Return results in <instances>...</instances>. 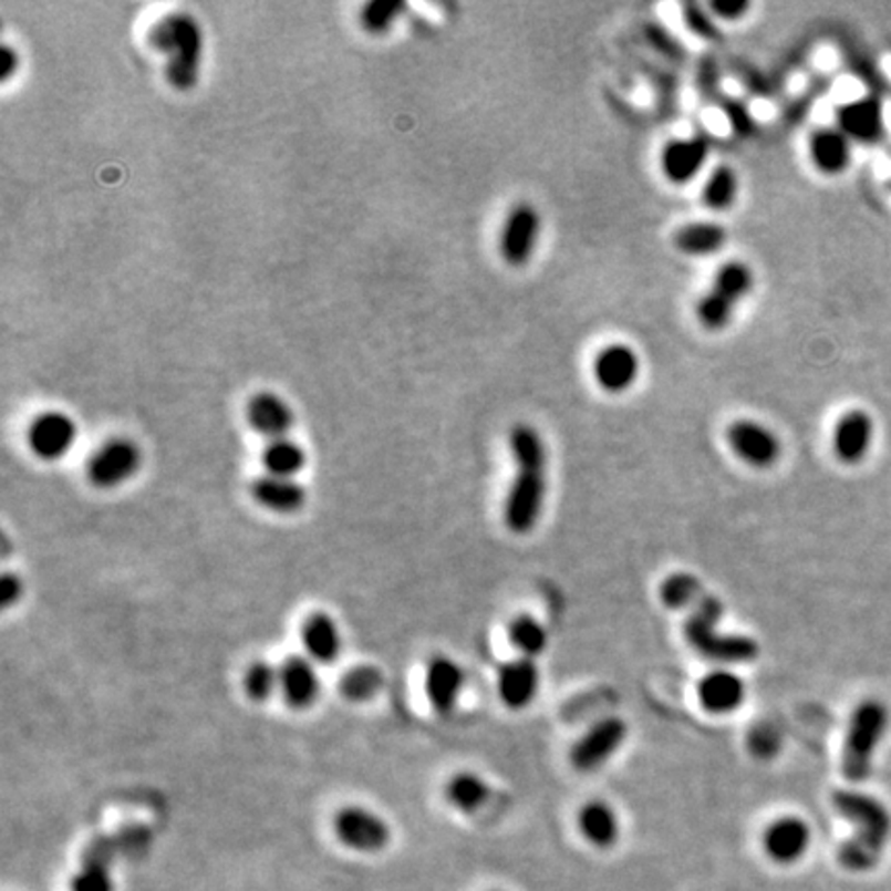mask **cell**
Wrapping results in <instances>:
<instances>
[{"label": "cell", "mask_w": 891, "mask_h": 891, "mask_svg": "<svg viewBox=\"0 0 891 891\" xmlns=\"http://www.w3.org/2000/svg\"><path fill=\"white\" fill-rule=\"evenodd\" d=\"M510 453L516 473L504 504V520L516 535H527L543 512L549 456L541 434L529 424L510 429Z\"/></svg>", "instance_id": "1"}, {"label": "cell", "mask_w": 891, "mask_h": 891, "mask_svg": "<svg viewBox=\"0 0 891 891\" xmlns=\"http://www.w3.org/2000/svg\"><path fill=\"white\" fill-rule=\"evenodd\" d=\"M833 807L840 816L854 823V836L838 852L840 864L848 871H869L876 867L890 838L891 817L888 809L873 797L850 790L836 792Z\"/></svg>", "instance_id": "2"}, {"label": "cell", "mask_w": 891, "mask_h": 891, "mask_svg": "<svg viewBox=\"0 0 891 891\" xmlns=\"http://www.w3.org/2000/svg\"><path fill=\"white\" fill-rule=\"evenodd\" d=\"M149 44L166 59V76L174 90L190 91L197 85L203 64V31L195 17L184 11L162 17L149 31Z\"/></svg>", "instance_id": "3"}, {"label": "cell", "mask_w": 891, "mask_h": 891, "mask_svg": "<svg viewBox=\"0 0 891 891\" xmlns=\"http://www.w3.org/2000/svg\"><path fill=\"white\" fill-rule=\"evenodd\" d=\"M723 615L725 604L704 590L702 597L690 607V618L685 621V638L690 646L704 659L723 665H743L756 661L759 654L756 640L747 635L721 634L716 630Z\"/></svg>", "instance_id": "4"}, {"label": "cell", "mask_w": 891, "mask_h": 891, "mask_svg": "<svg viewBox=\"0 0 891 891\" xmlns=\"http://www.w3.org/2000/svg\"><path fill=\"white\" fill-rule=\"evenodd\" d=\"M890 725V712L879 700H864L850 718L842 752V771L850 783H862L871 774L873 756Z\"/></svg>", "instance_id": "5"}, {"label": "cell", "mask_w": 891, "mask_h": 891, "mask_svg": "<svg viewBox=\"0 0 891 891\" xmlns=\"http://www.w3.org/2000/svg\"><path fill=\"white\" fill-rule=\"evenodd\" d=\"M754 283L756 277L747 262L728 260L716 271L711 288L697 302L695 317L700 324L712 333L723 331L733 320L737 305L752 293Z\"/></svg>", "instance_id": "6"}, {"label": "cell", "mask_w": 891, "mask_h": 891, "mask_svg": "<svg viewBox=\"0 0 891 891\" xmlns=\"http://www.w3.org/2000/svg\"><path fill=\"white\" fill-rule=\"evenodd\" d=\"M143 465V453L133 439L110 438L87 463V479L97 489H114L131 481Z\"/></svg>", "instance_id": "7"}, {"label": "cell", "mask_w": 891, "mask_h": 891, "mask_svg": "<svg viewBox=\"0 0 891 891\" xmlns=\"http://www.w3.org/2000/svg\"><path fill=\"white\" fill-rule=\"evenodd\" d=\"M541 238V213L530 203H516L499 234V255L508 267H527Z\"/></svg>", "instance_id": "8"}, {"label": "cell", "mask_w": 891, "mask_h": 891, "mask_svg": "<svg viewBox=\"0 0 891 891\" xmlns=\"http://www.w3.org/2000/svg\"><path fill=\"white\" fill-rule=\"evenodd\" d=\"M726 442L745 465L770 468L783 454V442L768 425L756 419H737L726 427Z\"/></svg>", "instance_id": "9"}, {"label": "cell", "mask_w": 891, "mask_h": 891, "mask_svg": "<svg viewBox=\"0 0 891 891\" xmlns=\"http://www.w3.org/2000/svg\"><path fill=\"white\" fill-rule=\"evenodd\" d=\"M334 831L343 847L374 854L391 842V828L382 817L363 807H345L334 817Z\"/></svg>", "instance_id": "10"}, {"label": "cell", "mask_w": 891, "mask_h": 891, "mask_svg": "<svg viewBox=\"0 0 891 891\" xmlns=\"http://www.w3.org/2000/svg\"><path fill=\"white\" fill-rule=\"evenodd\" d=\"M625 737H628V725L621 718L618 716L603 718L597 725L590 726L589 731L576 740L570 752V762L576 770H597L618 754Z\"/></svg>", "instance_id": "11"}, {"label": "cell", "mask_w": 891, "mask_h": 891, "mask_svg": "<svg viewBox=\"0 0 891 891\" xmlns=\"http://www.w3.org/2000/svg\"><path fill=\"white\" fill-rule=\"evenodd\" d=\"M836 126L859 145H877L883 141L888 124L885 110L876 95H862L836 110Z\"/></svg>", "instance_id": "12"}, {"label": "cell", "mask_w": 891, "mask_h": 891, "mask_svg": "<svg viewBox=\"0 0 891 891\" xmlns=\"http://www.w3.org/2000/svg\"><path fill=\"white\" fill-rule=\"evenodd\" d=\"M76 439V425L69 415L59 411H48L38 415L28 429V446L31 453L42 460H61L73 450Z\"/></svg>", "instance_id": "13"}, {"label": "cell", "mask_w": 891, "mask_h": 891, "mask_svg": "<svg viewBox=\"0 0 891 891\" xmlns=\"http://www.w3.org/2000/svg\"><path fill=\"white\" fill-rule=\"evenodd\" d=\"M642 363L632 345L613 343L601 349L592 363V374L604 393L621 394L630 391L640 376Z\"/></svg>", "instance_id": "14"}, {"label": "cell", "mask_w": 891, "mask_h": 891, "mask_svg": "<svg viewBox=\"0 0 891 891\" xmlns=\"http://www.w3.org/2000/svg\"><path fill=\"white\" fill-rule=\"evenodd\" d=\"M712 141L704 133L685 138H673L661 153V167L669 182L687 184L706 166L711 157Z\"/></svg>", "instance_id": "15"}, {"label": "cell", "mask_w": 891, "mask_h": 891, "mask_svg": "<svg viewBox=\"0 0 891 891\" xmlns=\"http://www.w3.org/2000/svg\"><path fill=\"white\" fill-rule=\"evenodd\" d=\"M873 438H876L873 417L862 408H852L836 422L831 434V448L840 463L859 465L871 450Z\"/></svg>", "instance_id": "16"}, {"label": "cell", "mask_w": 891, "mask_h": 891, "mask_svg": "<svg viewBox=\"0 0 891 891\" xmlns=\"http://www.w3.org/2000/svg\"><path fill=\"white\" fill-rule=\"evenodd\" d=\"M124 838H100L81 859V867L71 881V891H114L110 864L124 847Z\"/></svg>", "instance_id": "17"}, {"label": "cell", "mask_w": 891, "mask_h": 891, "mask_svg": "<svg viewBox=\"0 0 891 891\" xmlns=\"http://www.w3.org/2000/svg\"><path fill=\"white\" fill-rule=\"evenodd\" d=\"M465 687V671L450 656H434L425 669V695L438 714L456 708Z\"/></svg>", "instance_id": "18"}, {"label": "cell", "mask_w": 891, "mask_h": 891, "mask_svg": "<svg viewBox=\"0 0 891 891\" xmlns=\"http://www.w3.org/2000/svg\"><path fill=\"white\" fill-rule=\"evenodd\" d=\"M279 692L289 708L293 711L310 708L320 695L317 663H312L308 656H296V654L289 656L288 661L279 666Z\"/></svg>", "instance_id": "19"}, {"label": "cell", "mask_w": 891, "mask_h": 891, "mask_svg": "<svg viewBox=\"0 0 891 891\" xmlns=\"http://www.w3.org/2000/svg\"><path fill=\"white\" fill-rule=\"evenodd\" d=\"M811 845V830L801 817L786 816L771 821L764 833V848L771 861L792 864L799 861Z\"/></svg>", "instance_id": "20"}, {"label": "cell", "mask_w": 891, "mask_h": 891, "mask_svg": "<svg viewBox=\"0 0 891 891\" xmlns=\"http://www.w3.org/2000/svg\"><path fill=\"white\" fill-rule=\"evenodd\" d=\"M498 692L501 702L512 708H527L539 692V669L532 659H514L499 669Z\"/></svg>", "instance_id": "21"}, {"label": "cell", "mask_w": 891, "mask_h": 891, "mask_svg": "<svg viewBox=\"0 0 891 891\" xmlns=\"http://www.w3.org/2000/svg\"><path fill=\"white\" fill-rule=\"evenodd\" d=\"M852 141L838 126L817 128L809 138V157L826 176L845 174L852 162Z\"/></svg>", "instance_id": "22"}, {"label": "cell", "mask_w": 891, "mask_h": 891, "mask_svg": "<svg viewBox=\"0 0 891 891\" xmlns=\"http://www.w3.org/2000/svg\"><path fill=\"white\" fill-rule=\"evenodd\" d=\"M246 417L250 427L262 438H288L293 425V411L288 403L272 393H258L246 407Z\"/></svg>", "instance_id": "23"}, {"label": "cell", "mask_w": 891, "mask_h": 891, "mask_svg": "<svg viewBox=\"0 0 891 891\" xmlns=\"http://www.w3.org/2000/svg\"><path fill=\"white\" fill-rule=\"evenodd\" d=\"M302 642L305 656L317 665H333L343 650L339 625L327 613H312L303 621Z\"/></svg>", "instance_id": "24"}, {"label": "cell", "mask_w": 891, "mask_h": 891, "mask_svg": "<svg viewBox=\"0 0 891 891\" xmlns=\"http://www.w3.org/2000/svg\"><path fill=\"white\" fill-rule=\"evenodd\" d=\"M252 498L272 514H296L305 506V489L298 479L262 475L252 485Z\"/></svg>", "instance_id": "25"}, {"label": "cell", "mask_w": 891, "mask_h": 891, "mask_svg": "<svg viewBox=\"0 0 891 891\" xmlns=\"http://www.w3.org/2000/svg\"><path fill=\"white\" fill-rule=\"evenodd\" d=\"M728 242V231L716 221H690L673 231V246L685 257H714Z\"/></svg>", "instance_id": "26"}, {"label": "cell", "mask_w": 891, "mask_h": 891, "mask_svg": "<svg viewBox=\"0 0 891 891\" xmlns=\"http://www.w3.org/2000/svg\"><path fill=\"white\" fill-rule=\"evenodd\" d=\"M700 702L712 714L735 712L745 700V683L731 671H714L700 681Z\"/></svg>", "instance_id": "27"}, {"label": "cell", "mask_w": 891, "mask_h": 891, "mask_svg": "<svg viewBox=\"0 0 891 891\" xmlns=\"http://www.w3.org/2000/svg\"><path fill=\"white\" fill-rule=\"evenodd\" d=\"M578 828L594 848H611L620 838V819L611 805L589 801L578 816Z\"/></svg>", "instance_id": "28"}, {"label": "cell", "mask_w": 891, "mask_h": 891, "mask_svg": "<svg viewBox=\"0 0 891 891\" xmlns=\"http://www.w3.org/2000/svg\"><path fill=\"white\" fill-rule=\"evenodd\" d=\"M305 453L302 446L293 439L281 438L271 439L267 448L262 450V467L265 475L272 477H283V479H296L303 468H305Z\"/></svg>", "instance_id": "29"}, {"label": "cell", "mask_w": 891, "mask_h": 891, "mask_svg": "<svg viewBox=\"0 0 891 891\" xmlns=\"http://www.w3.org/2000/svg\"><path fill=\"white\" fill-rule=\"evenodd\" d=\"M446 799L463 814H475L489 799V786L473 771H458L446 785Z\"/></svg>", "instance_id": "30"}, {"label": "cell", "mask_w": 891, "mask_h": 891, "mask_svg": "<svg viewBox=\"0 0 891 891\" xmlns=\"http://www.w3.org/2000/svg\"><path fill=\"white\" fill-rule=\"evenodd\" d=\"M739 197V176L731 166L714 167L702 186V203L711 211H728Z\"/></svg>", "instance_id": "31"}, {"label": "cell", "mask_w": 891, "mask_h": 891, "mask_svg": "<svg viewBox=\"0 0 891 891\" xmlns=\"http://www.w3.org/2000/svg\"><path fill=\"white\" fill-rule=\"evenodd\" d=\"M382 685H384V675L380 673V669L372 665H362L351 669L341 677L339 692L349 702L363 704V702L374 700L380 694Z\"/></svg>", "instance_id": "32"}, {"label": "cell", "mask_w": 891, "mask_h": 891, "mask_svg": "<svg viewBox=\"0 0 891 891\" xmlns=\"http://www.w3.org/2000/svg\"><path fill=\"white\" fill-rule=\"evenodd\" d=\"M508 635L514 649L520 650L527 659H532L547 649V630L530 615H518L508 625Z\"/></svg>", "instance_id": "33"}, {"label": "cell", "mask_w": 891, "mask_h": 891, "mask_svg": "<svg viewBox=\"0 0 891 891\" xmlns=\"http://www.w3.org/2000/svg\"><path fill=\"white\" fill-rule=\"evenodd\" d=\"M704 587L694 574L677 572L661 584V599L671 609H690L702 597Z\"/></svg>", "instance_id": "34"}, {"label": "cell", "mask_w": 891, "mask_h": 891, "mask_svg": "<svg viewBox=\"0 0 891 891\" xmlns=\"http://www.w3.org/2000/svg\"><path fill=\"white\" fill-rule=\"evenodd\" d=\"M244 692L252 702H269L272 695L279 692V669L257 661L246 669L244 673Z\"/></svg>", "instance_id": "35"}, {"label": "cell", "mask_w": 891, "mask_h": 891, "mask_svg": "<svg viewBox=\"0 0 891 891\" xmlns=\"http://www.w3.org/2000/svg\"><path fill=\"white\" fill-rule=\"evenodd\" d=\"M405 11V2L396 0H372L363 4L360 11V23L365 31L380 35L394 25V21Z\"/></svg>", "instance_id": "36"}, {"label": "cell", "mask_w": 891, "mask_h": 891, "mask_svg": "<svg viewBox=\"0 0 891 891\" xmlns=\"http://www.w3.org/2000/svg\"><path fill=\"white\" fill-rule=\"evenodd\" d=\"M683 17H685V25L694 31L695 35H700V38H704L708 42L721 40V30L716 25V19H714L711 11L706 13L704 7L687 4L683 9Z\"/></svg>", "instance_id": "37"}, {"label": "cell", "mask_w": 891, "mask_h": 891, "mask_svg": "<svg viewBox=\"0 0 891 891\" xmlns=\"http://www.w3.org/2000/svg\"><path fill=\"white\" fill-rule=\"evenodd\" d=\"M780 735L776 726L757 725L749 733V752L759 759H771L780 752Z\"/></svg>", "instance_id": "38"}, {"label": "cell", "mask_w": 891, "mask_h": 891, "mask_svg": "<svg viewBox=\"0 0 891 891\" xmlns=\"http://www.w3.org/2000/svg\"><path fill=\"white\" fill-rule=\"evenodd\" d=\"M752 4L747 0H712L708 2V11L714 19L721 21H739L747 15Z\"/></svg>", "instance_id": "39"}, {"label": "cell", "mask_w": 891, "mask_h": 891, "mask_svg": "<svg viewBox=\"0 0 891 891\" xmlns=\"http://www.w3.org/2000/svg\"><path fill=\"white\" fill-rule=\"evenodd\" d=\"M723 107H725L726 116H728V121L733 124V128H735L737 135L747 136L754 133L756 122L752 118V114H749L747 107L739 104V102H733V100L725 102Z\"/></svg>", "instance_id": "40"}, {"label": "cell", "mask_w": 891, "mask_h": 891, "mask_svg": "<svg viewBox=\"0 0 891 891\" xmlns=\"http://www.w3.org/2000/svg\"><path fill=\"white\" fill-rule=\"evenodd\" d=\"M21 594H23V582H21V578L15 574L2 576V582H0V601H2V607H4V609L13 607V604L21 599Z\"/></svg>", "instance_id": "41"}, {"label": "cell", "mask_w": 891, "mask_h": 891, "mask_svg": "<svg viewBox=\"0 0 891 891\" xmlns=\"http://www.w3.org/2000/svg\"><path fill=\"white\" fill-rule=\"evenodd\" d=\"M0 64H2V71H0L2 81H7V79L13 75L17 69H19V54H17L15 50H13L11 45H4V48H2V54H0Z\"/></svg>", "instance_id": "42"}]
</instances>
